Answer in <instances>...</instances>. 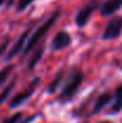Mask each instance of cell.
I'll return each instance as SVG.
<instances>
[{
	"instance_id": "1",
	"label": "cell",
	"mask_w": 122,
	"mask_h": 123,
	"mask_svg": "<svg viewBox=\"0 0 122 123\" xmlns=\"http://www.w3.org/2000/svg\"><path fill=\"white\" fill-rule=\"evenodd\" d=\"M83 81H84V73L81 72V69L77 68V69L71 71L67 74L65 81L61 86V90L56 97V100L61 104H66L71 102L73 97L77 94V92L79 91Z\"/></svg>"
},
{
	"instance_id": "2",
	"label": "cell",
	"mask_w": 122,
	"mask_h": 123,
	"mask_svg": "<svg viewBox=\"0 0 122 123\" xmlns=\"http://www.w3.org/2000/svg\"><path fill=\"white\" fill-rule=\"evenodd\" d=\"M60 14H61V10H60V8L54 10V11L51 12V14L41 24L40 26L34 30V32L30 35L29 40L26 42V45H25V48H24V50H23V53H22L23 56H26L31 50H34V48L39 44V42L42 40V37H43V36L49 31V29L55 24V22L58 20V18L60 17Z\"/></svg>"
},
{
	"instance_id": "3",
	"label": "cell",
	"mask_w": 122,
	"mask_h": 123,
	"mask_svg": "<svg viewBox=\"0 0 122 123\" xmlns=\"http://www.w3.org/2000/svg\"><path fill=\"white\" fill-rule=\"evenodd\" d=\"M41 84V78L40 77H34L31 79V81L29 82L22 91L17 92L10 100H8V108L10 109H17L20 105H23L26 100H29L32 94L36 92L37 87L40 86Z\"/></svg>"
},
{
	"instance_id": "4",
	"label": "cell",
	"mask_w": 122,
	"mask_h": 123,
	"mask_svg": "<svg viewBox=\"0 0 122 123\" xmlns=\"http://www.w3.org/2000/svg\"><path fill=\"white\" fill-rule=\"evenodd\" d=\"M99 7H101V0H87V2L81 6L74 16L76 25L78 28H84L89 23L92 13Z\"/></svg>"
},
{
	"instance_id": "5",
	"label": "cell",
	"mask_w": 122,
	"mask_h": 123,
	"mask_svg": "<svg viewBox=\"0 0 122 123\" xmlns=\"http://www.w3.org/2000/svg\"><path fill=\"white\" fill-rule=\"evenodd\" d=\"M32 24L34 22H30L29 25L25 28V30L19 35V37L17 38V41L13 43V45L8 49L6 56H5V61H11L12 59H14L19 53H23L25 45H26V42L29 40L30 35H31V30H32Z\"/></svg>"
},
{
	"instance_id": "6",
	"label": "cell",
	"mask_w": 122,
	"mask_h": 123,
	"mask_svg": "<svg viewBox=\"0 0 122 123\" xmlns=\"http://www.w3.org/2000/svg\"><path fill=\"white\" fill-rule=\"evenodd\" d=\"M122 34V16H113V18L107 23L103 34L101 36L102 41L116 40Z\"/></svg>"
},
{
	"instance_id": "7",
	"label": "cell",
	"mask_w": 122,
	"mask_h": 123,
	"mask_svg": "<svg viewBox=\"0 0 122 123\" xmlns=\"http://www.w3.org/2000/svg\"><path fill=\"white\" fill-rule=\"evenodd\" d=\"M72 36L68 31L66 30H60L55 34V36L53 37V40L50 41L49 48L51 51H60L64 50L66 48H68L72 44Z\"/></svg>"
},
{
	"instance_id": "8",
	"label": "cell",
	"mask_w": 122,
	"mask_h": 123,
	"mask_svg": "<svg viewBox=\"0 0 122 123\" xmlns=\"http://www.w3.org/2000/svg\"><path fill=\"white\" fill-rule=\"evenodd\" d=\"M67 74H68V73H67V71H66V67L62 66V67L55 73V75L53 77L51 81L47 85V87H45V92H47L48 94H54V93H55V92L62 86V84H64V81H65Z\"/></svg>"
},
{
	"instance_id": "9",
	"label": "cell",
	"mask_w": 122,
	"mask_h": 123,
	"mask_svg": "<svg viewBox=\"0 0 122 123\" xmlns=\"http://www.w3.org/2000/svg\"><path fill=\"white\" fill-rule=\"evenodd\" d=\"M113 102V93L107 91V92H103L101 94H98L92 104V110H91V115H98L107 105L111 104Z\"/></svg>"
},
{
	"instance_id": "10",
	"label": "cell",
	"mask_w": 122,
	"mask_h": 123,
	"mask_svg": "<svg viewBox=\"0 0 122 123\" xmlns=\"http://www.w3.org/2000/svg\"><path fill=\"white\" fill-rule=\"evenodd\" d=\"M122 7V0H104L101 4L99 11L102 17H110L114 16Z\"/></svg>"
},
{
	"instance_id": "11",
	"label": "cell",
	"mask_w": 122,
	"mask_h": 123,
	"mask_svg": "<svg viewBox=\"0 0 122 123\" xmlns=\"http://www.w3.org/2000/svg\"><path fill=\"white\" fill-rule=\"evenodd\" d=\"M122 111V82H120L114 93H113V102L110 104L109 109V115H117Z\"/></svg>"
},
{
	"instance_id": "12",
	"label": "cell",
	"mask_w": 122,
	"mask_h": 123,
	"mask_svg": "<svg viewBox=\"0 0 122 123\" xmlns=\"http://www.w3.org/2000/svg\"><path fill=\"white\" fill-rule=\"evenodd\" d=\"M44 48H45L44 44H41V45H39L35 49L34 54L31 55V59H29V61H28V66H26L28 71H32L37 66V63L40 62L41 59L43 57V54H44V50H45Z\"/></svg>"
},
{
	"instance_id": "13",
	"label": "cell",
	"mask_w": 122,
	"mask_h": 123,
	"mask_svg": "<svg viewBox=\"0 0 122 123\" xmlns=\"http://www.w3.org/2000/svg\"><path fill=\"white\" fill-rule=\"evenodd\" d=\"M16 82H17V77H14L11 81L7 84V86H5V87L2 88V91L0 92V106H1V105L4 104V102H6L7 98L10 97V94H11V92H12V90H13Z\"/></svg>"
},
{
	"instance_id": "14",
	"label": "cell",
	"mask_w": 122,
	"mask_h": 123,
	"mask_svg": "<svg viewBox=\"0 0 122 123\" xmlns=\"http://www.w3.org/2000/svg\"><path fill=\"white\" fill-rule=\"evenodd\" d=\"M13 68H14L13 65H7V66H5V67H2L0 69V86H2L5 82L7 81V79L10 78L11 73L13 72Z\"/></svg>"
},
{
	"instance_id": "15",
	"label": "cell",
	"mask_w": 122,
	"mask_h": 123,
	"mask_svg": "<svg viewBox=\"0 0 122 123\" xmlns=\"http://www.w3.org/2000/svg\"><path fill=\"white\" fill-rule=\"evenodd\" d=\"M23 112L22 111H17L12 115H10L8 117H6L1 123H19L22 120H23Z\"/></svg>"
},
{
	"instance_id": "16",
	"label": "cell",
	"mask_w": 122,
	"mask_h": 123,
	"mask_svg": "<svg viewBox=\"0 0 122 123\" xmlns=\"http://www.w3.org/2000/svg\"><path fill=\"white\" fill-rule=\"evenodd\" d=\"M35 0H18L17 1V5H16V10H17V12L18 13H20V12H23V11H25L32 2H34Z\"/></svg>"
},
{
	"instance_id": "17",
	"label": "cell",
	"mask_w": 122,
	"mask_h": 123,
	"mask_svg": "<svg viewBox=\"0 0 122 123\" xmlns=\"http://www.w3.org/2000/svg\"><path fill=\"white\" fill-rule=\"evenodd\" d=\"M10 42H11V40H10V38H6L5 41L0 44V57H1L4 54H5L6 49L8 48V44H10Z\"/></svg>"
},
{
	"instance_id": "18",
	"label": "cell",
	"mask_w": 122,
	"mask_h": 123,
	"mask_svg": "<svg viewBox=\"0 0 122 123\" xmlns=\"http://www.w3.org/2000/svg\"><path fill=\"white\" fill-rule=\"evenodd\" d=\"M39 115L40 114H34V115H30V116H28L26 118H23L22 121L19 123H32L37 117H39Z\"/></svg>"
},
{
	"instance_id": "19",
	"label": "cell",
	"mask_w": 122,
	"mask_h": 123,
	"mask_svg": "<svg viewBox=\"0 0 122 123\" xmlns=\"http://www.w3.org/2000/svg\"><path fill=\"white\" fill-rule=\"evenodd\" d=\"M7 1H8V0H0V7L4 6L5 4H7Z\"/></svg>"
},
{
	"instance_id": "20",
	"label": "cell",
	"mask_w": 122,
	"mask_h": 123,
	"mask_svg": "<svg viewBox=\"0 0 122 123\" xmlns=\"http://www.w3.org/2000/svg\"><path fill=\"white\" fill-rule=\"evenodd\" d=\"M98 123H113L111 121H108V120H104V121H99Z\"/></svg>"
},
{
	"instance_id": "21",
	"label": "cell",
	"mask_w": 122,
	"mask_h": 123,
	"mask_svg": "<svg viewBox=\"0 0 122 123\" xmlns=\"http://www.w3.org/2000/svg\"><path fill=\"white\" fill-rule=\"evenodd\" d=\"M121 49H122V45H121Z\"/></svg>"
}]
</instances>
